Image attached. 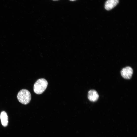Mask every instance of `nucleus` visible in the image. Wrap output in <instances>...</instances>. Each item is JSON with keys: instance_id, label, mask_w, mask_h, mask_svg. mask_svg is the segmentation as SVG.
<instances>
[{"instance_id": "f257e3e1", "label": "nucleus", "mask_w": 137, "mask_h": 137, "mask_svg": "<svg viewBox=\"0 0 137 137\" xmlns=\"http://www.w3.org/2000/svg\"><path fill=\"white\" fill-rule=\"evenodd\" d=\"M48 82L45 79L41 78L38 79L35 83L33 86L34 92L40 94L43 92L47 88Z\"/></svg>"}, {"instance_id": "f03ea898", "label": "nucleus", "mask_w": 137, "mask_h": 137, "mask_svg": "<svg viewBox=\"0 0 137 137\" xmlns=\"http://www.w3.org/2000/svg\"><path fill=\"white\" fill-rule=\"evenodd\" d=\"M17 98L20 102L23 104L26 105L28 104L31 100V94L28 90L23 89L18 92Z\"/></svg>"}, {"instance_id": "7ed1b4c3", "label": "nucleus", "mask_w": 137, "mask_h": 137, "mask_svg": "<svg viewBox=\"0 0 137 137\" xmlns=\"http://www.w3.org/2000/svg\"><path fill=\"white\" fill-rule=\"evenodd\" d=\"M133 73V70L130 67L128 66L123 68L121 71L122 77L126 79H130Z\"/></svg>"}, {"instance_id": "20e7f679", "label": "nucleus", "mask_w": 137, "mask_h": 137, "mask_svg": "<svg viewBox=\"0 0 137 137\" xmlns=\"http://www.w3.org/2000/svg\"><path fill=\"white\" fill-rule=\"evenodd\" d=\"M119 2V0H107L105 4V8L107 10H110L116 6Z\"/></svg>"}, {"instance_id": "39448f33", "label": "nucleus", "mask_w": 137, "mask_h": 137, "mask_svg": "<svg viewBox=\"0 0 137 137\" xmlns=\"http://www.w3.org/2000/svg\"><path fill=\"white\" fill-rule=\"evenodd\" d=\"M98 94L96 90H92L88 92V98L90 101L95 102L98 99Z\"/></svg>"}, {"instance_id": "423d86ee", "label": "nucleus", "mask_w": 137, "mask_h": 137, "mask_svg": "<svg viewBox=\"0 0 137 137\" xmlns=\"http://www.w3.org/2000/svg\"><path fill=\"white\" fill-rule=\"evenodd\" d=\"M0 118L2 125L6 127L8 124V118L6 113L5 111H2L1 114Z\"/></svg>"}, {"instance_id": "0eeeda50", "label": "nucleus", "mask_w": 137, "mask_h": 137, "mask_svg": "<svg viewBox=\"0 0 137 137\" xmlns=\"http://www.w3.org/2000/svg\"><path fill=\"white\" fill-rule=\"evenodd\" d=\"M69 0L71 1H76V0Z\"/></svg>"}, {"instance_id": "6e6552de", "label": "nucleus", "mask_w": 137, "mask_h": 137, "mask_svg": "<svg viewBox=\"0 0 137 137\" xmlns=\"http://www.w3.org/2000/svg\"><path fill=\"white\" fill-rule=\"evenodd\" d=\"M53 1H58V0H53Z\"/></svg>"}]
</instances>
